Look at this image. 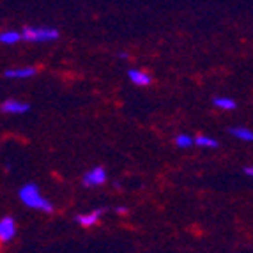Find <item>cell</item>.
Returning <instances> with one entry per match:
<instances>
[{
    "instance_id": "obj_1",
    "label": "cell",
    "mask_w": 253,
    "mask_h": 253,
    "mask_svg": "<svg viewBox=\"0 0 253 253\" xmlns=\"http://www.w3.org/2000/svg\"><path fill=\"white\" fill-rule=\"evenodd\" d=\"M18 197H20V202L25 207H29V209H34V211H39V212H46V214L53 212L51 202L46 197H42L39 188L36 184H32V182L21 186L20 191H18Z\"/></svg>"
},
{
    "instance_id": "obj_2",
    "label": "cell",
    "mask_w": 253,
    "mask_h": 253,
    "mask_svg": "<svg viewBox=\"0 0 253 253\" xmlns=\"http://www.w3.org/2000/svg\"><path fill=\"white\" fill-rule=\"evenodd\" d=\"M21 32L27 42H50L59 39V30L51 27H25Z\"/></svg>"
},
{
    "instance_id": "obj_16",
    "label": "cell",
    "mask_w": 253,
    "mask_h": 253,
    "mask_svg": "<svg viewBox=\"0 0 253 253\" xmlns=\"http://www.w3.org/2000/svg\"><path fill=\"white\" fill-rule=\"evenodd\" d=\"M119 57H121V59H127V57H129V55H127L126 51H123V53H119Z\"/></svg>"
},
{
    "instance_id": "obj_7",
    "label": "cell",
    "mask_w": 253,
    "mask_h": 253,
    "mask_svg": "<svg viewBox=\"0 0 253 253\" xmlns=\"http://www.w3.org/2000/svg\"><path fill=\"white\" fill-rule=\"evenodd\" d=\"M38 75V69L34 66H23V68H13L7 69L4 73L5 78H11V80H25V78H32V76Z\"/></svg>"
},
{
    "instance_id": "obj_10",
    "label": "cell",
    "mask_w": 253,
    "mask_h": 253,
    "mask_svg": "<svg viewBox=\"0 0 253 253\" xmlns=\"http://www.w3.org/2000/svg\"><path fill=\"white\" fill-rule=\"evenodd\" d=\"M212 103H214L216 108L223 110V112H230V110H236L237 103L234 101L232 97H225V96H218L212 99Z\"/></svg>"
},
{
    "instance_id": "obj_12",
    "label": "cell",
    "mask_w": 253,
    "mask_h": 253,
    "mask_svg": "<svg viewBox=\"0 0 253 253\" xmlns=\"http://www.w3.org/2000/svg\"><path fill=\"white\" fill-rule=\"evenodd\" d=\"M195 145H199V147L204 149H216L218 147V140L209 135H199L195 136Z\"/></svg>"
},
{
    "instance_id": "obj_6",
    "label": "cell",
    "mask_w": 253,
    "mask_h": 253,
    "mask_svg": "<svg viewBox=\"0 0 253 253\" xmlns=\"http://www.w3.org/2000/svg\"><path fill=\"white\" fill-rule=\"evenodd\" d=\"M103 214H105V209H94L90 212H84V214L76 216V223L85 228H90L96 223H99V219H101Z\"/></svg>"
},
{
    "instance_id": "obj_14",
    "label": "cell",
    "mask_w": 253,
    "mask_h": 253,
    "mask_svg": "<svg viewBox=\"0 0 253 253\" xmlns=\"http://www.w3.org/2000/svg\"><path fill=\"white\" fill-rule=\"evenodd\" d=\"M115 214H119V216L127 214V207H126V206H119V207H115Z\"/></svg>"
},
{
    "instance_id": "obj_15",
    "label": "cell",
    "mask_w": 253,
    "mask_h": 253,
    "mask_svg": "<svg viewBox=\"0 0 253 253\" xmlns=\"http://www.w3.org/2000/svg\"><path fill=\"white\" fill-rule=\"evenodd\" d=\"M245 173H246V175H250V177H253V167H246Z\"/></svg>"
},
{
    "instance_id": "obj_4",
    "label": "cell",
    "mask_w": 253,
    "mask_h": 253,
    "mask_svg": "<svg viewBox=\"0 0 253 253\" xmlns=\"http://www.w3.org/2000/svg\"><path fill=\"white\" fill-rule=\"evenodd\" d=\"M16 237V221L13 216H2L0 219V241L2 245H7Z\"/></svg>"
},
{
    "instance_id": "obj_13",
    "label": "cell",
    "mask_w": 253,
    "mask_h": 253,
    "mask_svg": "<svg viewBox=\"0 0 253 253\" xmlns=\"http://www.w3.org/2000/svg\"><path fill=\"white\" fill-rule=\"evenodd\" d=\"M195 144V138L188 133H181V135L175 136V145L181 149H190Z\"/></svg>"
},
{
    "instance_id": "obj_5",
    "label": "cell",
    "mask_w": 253,
    "mask_h": 253,
    "mask_svg": "<svg viewBox=\"0 0 253 253\" xmlns=\"http://www.w3.org/2000/svg\"><path fill=\"white\" fill-rule=\"evenodd\" d=\"M30 110L29 103L20 101V99H5L2 103V112L9 115H23Z\"/></svg>"
},
{
    "instance_id": "obj_8",
    "label": "cell",
    "mask_w": 253,
    "mask_h": 253,
    "mask_svg": "<svg viewBox=\"0 0 253 253\" xmlns=\"http://www.w3.org/2000/svg\"><path fill=\"white\" fill-rule=\"evenodd\" d=\"M127 76H129L131 84L138 85V87H147V85H151V82H152L151 75L142 71V69H129V71H127Z\"/></svg>"
},
{
    "instance_id": "obj_9",
    "label": "cell",
    "mask_w": 253,
    "mask_h": 253,
    "mask_svg": "<svg viewBox=\"0 0 253 253\" xmlns=\"http://www.w3.org/2000/svg\"><path fill=\"white\" fill-rule=\"evenodd\" d=\"M23 39V32L20 30H4L0 32V42L5 44V46H14Z\"/></svg>"
},
{
    "instance_id": "obj_11",
    "label": "cell",
    "mask_w": 253,
    "mask_h": 253,
    "mask_svg": "<svg viewBox=\"0 0 253 253\" xmlns=\"http://www.w3.org/2000/svg\"><path fill=\"white\" fill-rule=\"evenodd\" d=\"M230 135L234 138L241 140V142H253V131L248 129V127H232Z\"/></svg>"
},
{
    "instance_id": "obj_3",
    "label": "cell",
    "mask_w": 253,
    "mask_h": 253,
    "mask_svg": "<svg viewBox=\"0 0 253 253\" xmlns=\"http://www.w3.org/2000/svg\"><path fill=\"white\" fill-rule=\"evenodd\" d=\"M106 170L103 167H94L90 169L89 172L84 173V177H82V184L87 186V188H99L106 182Z\"/></svg>"
}]
</instances>
